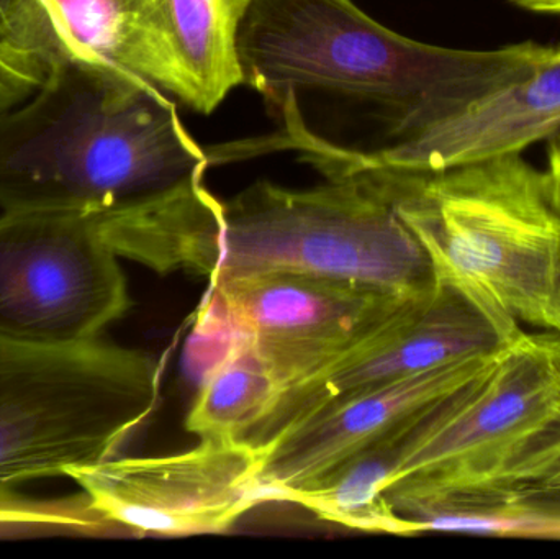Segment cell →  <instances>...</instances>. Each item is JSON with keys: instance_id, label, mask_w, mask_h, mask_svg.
Segmentation results:
<instances>
[{"instance_id": "1", "label": "cell", "mask_w": 560, "mask_h": 559, "mask_svg": "<svg viewBox=\"0 0 560 559\" xmlns=\"http://www.w3.org/2000/svg\"><path fill=\"white\" fill-rule=\"evenodd\" d=\"M282 133L279 147L299 151L325 177H354L382 197L438 281L518 324L558 334L560 213L548 174L522 153L408 171L369 163L300 117L287 118Z\"/></svg>"}, {"instance_id": "2", "label": "cell", "mask_w": 560, "mask_h": 559, "mask_svg": "<svg viewBox=\"0 0 560 559\" xmlns=\"http://www.w3.org/2000/svg\"><path fill=\"white\" fill-rule=\"evenodd\" d=\"M163 92L107 55L59 62L35 94L0 110V210L97 219L209 166Z\"/></svg>"}, {"instance_id": "3", "label": "cell", "mask_w": 560, "mask_h": 559, "mask_svg": "<svg viewBox=\"0 0 560 559\" xmlns=\"http://www.w3.org/2000/svg\"><path fill=\"white\" fill-rule=\"evenodd\" d=\"M549 51L536 43L489 51L427 45L378 25L351 0H249L238 32L243 84L269 104L302 91L371 102L385 114L387 144L453 120L532 74Z\"/></svg>"}, {"instance_id": "4", "label": "cell", "mask_w": 560, "mask_h": 559, "mask_svg": "<svg viewBox=\"0 0 560 559\" xmlns=\"http://www.w3.org/2000/svg\"><path fill=\"white\" fill-rule=\"evenodd\" d=\"M560 463V338L523 330L438 400L385 491L405 537L495 534Z\"/></svg>"}, {"instance_id": "5", "label": "cell", "mask_w": 560, "mask_h": 559, "mask_svg": "<svg viewBox=\"0 0 560 559\" xmlns=\"http://www.w3.org/2000/svg\"><path fill=\"white\" fill-rule=\"evenodd\" d=\"M326 179L303 190L258 183L230 200L196 180L180 207L171 271L210 284L305 272L407 298L436 284L427 253L382 197L354 177Z\"/></svg>"}, {"instance_id": "6", "label": "cell", "mask_w": 560, "mask_h": 559, "mask_svg": "<svg viewBox=\"0 0 560 559\" xmlns=\"http://www.w3.org/2000/svg\"><path fill=\"white\" fill-rule=\"evenodd\" d=\"M160 400V366L141 351L0 337V489L120 456Z\"/></svg>"}, {"instance_id": "7", "label": "cell", "mask_w": 560, "mask_h": 559, "mask_svg": "<svg viewBox=\"0 0 560 559\" xmlns=\"http://www.w3.org/2000/svg\"><path fill=\"white\" fill-rule=\"evenodd\" d=\"M130 307L118 256L88 216L12 210L0 216V337L78 347Z\"/></svg>"}, {"instance_id": "8", "label": "cell", "mask_w": 560, "mask_h": 559, "mask_svg": "<svg viewBox=\"0 0 560 559\" xmlns=\"http://www.w3.org/2000/svg\"><path fill=\"white\" fill-rule=\"evenodd\" d=\"M522 331L518 322L436 279L354 348L287 387L272 412L242 442L266 449L326 407L453 361L495 353Z\"/></svg>"}, {"instance_id": "9", "label": "cell", "mask_w": 560, "mask_h": 559, "mask_svg": "<svg viewBox=\"0 0 560 559\" xmlns=\"http://www.w3.org/2000/svg\"><path fill=\"white\" fill-rule=\"evenodd\" d=\"M262 453L242 440H200L163 456H115L69 473L121 534H223L262 504Z\"/></svg>"}, {"instance_id": "10", "label": "cell", "mask_w": 560, "mask_h": 559, "mask_svg": "<svg viewBox=\"0 0 560 559\" xmlns=\"http://www.w3.org/2000/svg\"><path fill=\"white\" fill-rule=\"evenodd\" d=\"M413 298L328 276L265 272L210 284L209 305L268 360L287 389L354 348Z\"/></svg>"}, {"instance_id": "11", "label": "cell", "mask_w": 560, "mask_h": 559, "mask_svg": "<svg viewBox=\"0 0 560 559\" xmlns=\"http://www.w3.org/2000/svg\"><path fill=\"white\" fill-rule=\"evenodd\" d=\"M108 58L200 114L243 84L238 32L249 0H98Z\"/></svg>"}, {"instance_id": "12", "label": "cell", "mask_w": 560, "mask_h": 559, "mask_svg": "<svg viewBox=\"0 0 560 559\" xmlns=\"http://www.w3.org/2000/svg\"><path fill=\"white\" fill-rule=\"evenodd\" d=\"M495 353L464 358L359 394L285 430L261 450L259 482L265 502H289L296 492L472 380Z\"/></svg>"}, {"instance_id": "13", "label": "cell", "mask_w": 560, "mask_h": 559, "mask_svg": "<svg viewBox=\"0 0 560 559\" xmlns=\"http://www.w3.org/2000/svg\"><path fill=\"white\" fill-rule=\"evenodd\" d=\"M560 131V49L535 71L470 105L428 133L374 150H354L369 163L408 171H441L522 153Z\"/></svg>"}, {"instance_id": "14", "label": "cell", "mask_w": 560, "mask_h": 559, "mask_svg": "<svg viewBox=\"0 0 560 559\" xmlns=\"http://www.w3.org/2000/svg\"><path fill=\"white\" fill-rule=\"evenodd\" d=\"M105 55L98 0H0V110L35 94L56 66Z\"/></svg>"}, {"instance_id": "15", "label": "cell", "mask_w": 560, "mask_h": 559, "mask_svg": "<svg viewBox=\"0 0 560 559\" xmlns=\"http://www.w3.org/2000/svg\"><path fill=\"white\" fill-rule=\"evenodd\" d=\"M428 410L296 492L289 499L290 504L351 531L405 537L404 525L384 494L397 476L408 446L417 439Z\"/></svg>"}, {"instance_id": "16", "label": "cell", "mask_w": 560, "mask_h": 559, "mask_svg": "<svg viewBox=\"0 0 560 559\" xmlns=\"http://www.w3.org/2000/svg\"><path fill=\"white\" fill-rule=\"evenodd\" d=\"M283 391L275 368L238 335L203 377L187 432L200 440H243L272 412Z\"/></svg>"}, {"instance_id": "17", "label": "cell", "mask_w": 560, "mask_h": 559, "mask_svg": "<svg viewBox=\"0 0 560 559\" xmlns=\"http://www.w3.org/2000/svg\"><path fill=\"white\" fill-rule=\"evenodd\" d=\"M121 534L92 508L84 492L69 498L35 499L0 489V538L107 537Z\"/></svg>"}, {"instance_id": "18", "label": "cell", "mask_w": 560, "mask_h": 559, "mask_svg": "<svg viewBox=\"0 0 560 559\" xmlns=\"http://www.w3.org/2000/svg\"><path fill=\"white\" fill-rule=\"evenodd\" d=\"M509 525L513 535L560 538V463L523 496Z\"/></svg>"}, {"instance_id": "19", "label": "cell", "mask_w": 560, "mask_h": 559, "mask_svg": "<svg viewBox=\"0 0 560 559\" xmlns=\"http://www.w3.org/2000/svg\"><path fill=\"white\" fill-rule=\"evenodd\" d=\"M548 148V174L549 189H551L552 202L560 213V131L549 138Z\"/></svg>"}, {"instance_id": "20", "label": "cell", "mask_w": 560, "mask_h": 559, "mask_svg": "<svg viewBox=\"0 0 560 559\" xmlns=\"http://www.w3.org/2000/svg\"><path fill=\"white\" fill-rule=\"evenodd\" d=\"M522 9L539 13H560V0H513Z\"/></svg>"}, {"instance_id": "21", "label": "cell", "mask_w": 560, "mask_h": 559, "mask_svg": "<svg viewBox=\"0 0 560 559\" xmlns=\"http://www.w3.org/2000/svg\"><path fill=\"white\" fill-rule=\"evenodd\" d=\"M558 337L560 338V330L558 331Z\"/></svg>"}]
</instances>
